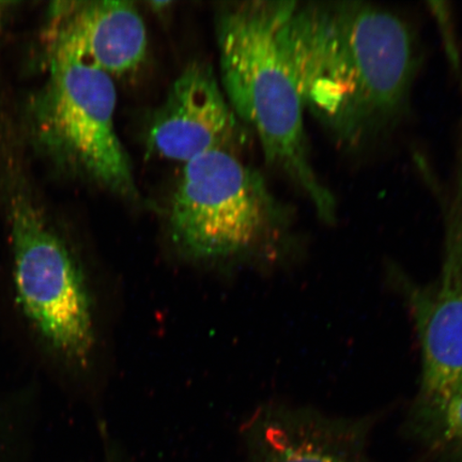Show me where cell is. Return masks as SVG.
Masks as SVG:
<instances>
[{"label":"cell","mask_w":462,"mask_h":462,"mask_svg":"<svg viewBox=\"0 0 462 462\" xmlns=\"http://www.w3.org/2000/svg\"><path fill=\"white\" fill-rule=\"evenodd\" d=\"M287 217L258 171L227 150L184 164L169 206L173 242L196 258L246 251L279 235Z\"/></svg>","instance_id":"obj_3"},{"label":"cell","mask_w":462,"mask_h":462,"mask_svg":"<svg viewBox=\"0 0 462 462\" xmlns=\"http://www.w3.org/2000/svg\"><path fill=\"white\" fill-rule=\"evenodd\" d=\"M280 39L309 111L333 143L362 154L409 111L417 34L396 11L364 2H286Z\"/></svg>","instance_id":"obj_1"},{"label":"cell","mask_w":462,"mask_h":462,"mask_svg":"<svg viewBox=\"0 0 462 462\" xmlns=\"http://www.w3.org/2000/svg\"><path fill=\"white\" fill-rule=\"evenodd\" d=\"M442 462H462V438L448 444L441 452Z\"/></svg>","instance_id":"obj_11"},{"label":"cell","mask_w":462,"mask_h":462,"mask_svg":"<svg viewBox=\"0 0 462 462\" xmlns=\"http://www.w3.org/2000/svg\"><path fill=\"white\" fill-rule=\"evenodd\" d=\"M51 32V51L89 62L114 79L132 77L147 60L146 24L130 2L58 3Z\"/></svg>","instance_id":"obj_8"},{"label":"cell","mask_w":462,"mask_h":462,"mask_svg":"<svg viewBox=\"0 0 462 462\" xmlns=\"http://www.w3.org/2000/svg\"><path fill=\"white\" fill-rule=\"evenodd\" d=\"M455 163L449 188L432 186L443 212L440 276L427 287L398 281L420 342L423 371L417 401L433 400L462 386V140Z\"/></svg>","instance_id":"obj_6"},{"label":"cell","mask_w":462,"mask_h":462,"mask_svg":"<svg viewBox=\"0 0 462 462\" xmlns=\"http://www.w3.org/2000/svg\"><path fill=\"white\" fill-rule=\"evenodd\" d=\"M244 125L207 63H190L173 80L148 125L150 152L186 164L200 155L242 143Z\"/></svg>","instance_id":"obj_7"},{"label":"cell","mask_w":462,"mask_h":462,"mask_svg":"<svg viewBox=\"0 0 462 462\" xmlns=\"http://www.w3.org/2000/svg\"><path fill=\"white\" fill-rule=\"evenodd\" d=\"M368 421L305 411L265 430L263 462H371Z\"/></svg>","instance_id":"obj_9"},{"label":"cell","mask_w":462,"mask_h":462,"mask_svg":"<svg viewBox=\"0 0 462 462\" xmlns=\"http://www.w3.org/2000/svg\"><path fill=\"white\" fill-rule=\"evenodd\" d=\"M286 2L223 5L216 16L219 83L240 123L255 133L263 158L334 224L337 199L310 158L304 107L280 39Z\"/></svg>","instance_id":"obj_2"},{"label":"cell","mask_w":462,"mask_h":462,"mask_svg":"<svg viewBox=\"0 0 462 462\" xmlns=\"http://www.w3.org/2000/svg\"><path fill=\"white\" fill-rule=\"evenodd\" d=\"M410 430L431 449L444 448L462 438V386L441 397L414 402Z\"/></svg>","instance_id":"obj_10"},{"label":"cell","mask_w":462,"mask_h":462,"mask_svg":"<svg viewBox=\"0 0 462 462\" xmlns=\"http://www.w3.org/2000/svg\"><path fill=\"white\" fill-rule=\"evenodd\" d=\"M13 235L23 308L57 350L85 362L94 345L90 305L66 246L26 201L14 205Z\"/></svg>","instance_id":"obj_5"},{"label":"cell","mask_w":462,"mask_h":462,"mask_svg":"<svg viewBox=\"0 0 462 462\" xmlns=\"http://www.w3.org/2000/svg\"><path fill=\"white\" fill-rule=\"evenodd\" d=\"M7 3L0 2V24H2L3 17L5 14V7H7Z\"/></svg>","instance_id":"obj_13"},{"label":"cell","mask_w":462,"mask_h":462,"mask_svg":"<svg viewBox=\"0 0 462 462\" xmlns=\"http://www.w3.org/2000/svg\"><path fill=\"white\" fill-rule=\"evenodd\" d=\"M48 124L51 141L70 163L117 198L138 201L129 153L116 129L114 79L91 63L51 51Z\"/></svg>","instance_id":"obj_4"},{"label":"cell","mask_w":462,"mask_h":462,"mask_svg":"<svg viewBox=\"0 0 462 462\" xmlns=\"http://www.w3.org/2000/svg\"><path fill=\"white\" fill-rule=\"evenodd\" d=\"M172 3L171 2H152L149 3L150 5H152V10L154 11H164L165 9H169L167 7H170Z\"/></svg>","instance_id":"obj_12"}]
</instances>
